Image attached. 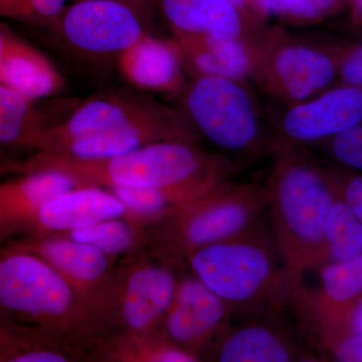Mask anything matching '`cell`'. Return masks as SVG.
<instances>
[{"label": "cell", "mask_w": 362, "mask_h": 362, "mask_svg": "<svg viewBox=\"0 0 362 362\" xmlns=\"http://www.w3.org/2000/svg\"><path fill=\"white\" fill-rule=\"evenodd\" d=\"M233 313L230 305L192 276L178 280L159 325L164 337L199 356L230 323Z\"/></svg>", "instance_id": "8fae6325"}, {"label": "cell", "mask_w": 362, "mask_h": 362, "mask_svg": "<svg viewBox=\"0 0 362 362\" xmlns=\"http://www.w3.org/2000/svg\"><path fill=\"white\" fill-rule=\"evenodd\" d=\"M65 235L78 242L92 245L108 257L123 254L136 244L135 228L120 218L70 230Z\"/></svg>", "instance_id": "cb8c5ba5"}, {"label": "cell", "mask_w": 362, "mask_h": 362, "mask_svg": "<svg viewBox=\"0 0 362 362\" xmlns=\"http://www.w3.org/2000/svg\"><path fill=\"white\" fill-rule=\"evenodd\" d=\"M181 113L195 134L233 156H254L267 148L258 105L243 81L197 76L181 90Z\"/></svg>", "instance_id": "5b68a950"}, {"label": "cell", "mask_w": 362, "mask_h": 362, "mask_svg": "<svg viewBox=\"0 0 362 362\" xmlns=\"http://www.w3.org/2000/svg\"><path fill=\"white\" fill-rule=\"evenodd\" d=\"M141 11L116 0H78L52 28L81 56L117 59L144 35Z\"/></svg>", "instance_id": "ba28073f"}, {"label": "cell", "mask_w": 362, "mask_h": 362, "mask_svg": "<svg viewBox=\"0 0 362 362\" xmlns=\"http://www.w3.org/2000/svg\"><path fill=\"white\" fill-rule=\"evenodd\" d=\"M173 42L199 76L244 81L252 75V49L240 39L175 33Z\"/></svg>", "instance_id": "d6986e66"}, {"label": "cell", "mask_w": 362, "mask_h": 362, "mask_svg": "<svg viewBox=\"0 0 362 362\" xmlns=\"http://www.w3.org/2000/svg\"><path fill=\"white\" fill-rule=\"evenodd\" d=\"M6 159H4V157L1 156V153H0V165H1V164L6 163Z\"/></svg>", "instance_id": "74e56055"}, {"label": "cell", "mask_w": 362, "mask_h": 362, "mask_svg": "<svg viewBox=\"0 0 362 362\" xmlns=\"http://www.w3.org/2000/svg\"><path fill=\"white\" fill-rule=\"evenodd\" d=\"M0 84L37 102L63 89L64 78L42 52L8 33Z\"/></svg>", "instance_id": "ffe728a7"}, {"label": "cell", "mask_w": 362, "mask_h": 362, "mask_svg": "<svg viewBox=\"0 0 362 362\" xmlns=\"http://www.w3.org/2000/svg\"><path fill=\"white\" fill-rule=\"evenodd\" d=\"M207 349L211 361L218 362L316 361L296 335L271 319L230 323Z\"/></svg>", "instance_id": "4fadbf2b"}, {"label": "cell", "mask_w": 362, "mask_h": 362, "mask_svg": "<svg viewBox=\"0 0 362 362\" xmlns=\"http://www.w3.org/2000/svg\"><path fill=\"white\" fill-rule=\"evenodd\" d=\"M237 7H242L246 4V0H228Z\"/></svg>", "instance_id": "8d00e7d4"}, {"label": "cell", "mask_w": 362, "mask_h": 362, "mask_svg": "<svg viewBox=\"0 0 362 362\" xmlns=\"http://www.w3.org/2000/svg\"><path fill=\"white\" fill-rule=\"evenodd\" d=\"M267 183L274 242L282 259L291 296L309 270L320 267L324 226L337 192L297 144L281 141Z\"/></svg>", "instance_id": "7a4b0ae2"}, {"label": "cell", "mask_w": 362, "mask_h": 362, "mask_svg": "<svg viewBox=\"0 0 362 362\" xmlns=\"http://www.w3.org/2000/svg\"><path fill=\"white\" fill-rule=\"evenodd\" d=\"M339 361L362 362V332L349 329L314 335Z\"/></svg>", "instance_id": "f1b7e54d"}, {"label": "cell", "mask_w": 362, "mask_h": 362, "mask_svg": "<svg viewBox=\"0 0 362 362\" xmlns=\"http://www.w3.org/2000/svg\"><path fill=\"white\" fill-rule=\"evenodd\" d=\"M333 189L349 204L357 220L362 223V173L346 175L323 169Z\"/></svg>", "instance_id": "f546056e"}, {"label": "cell", "mask_w": 362, "mask_h": 362, "mask_svg": "<svg viewBox=\"0 0 362 362\" xmlns=\"http://www.w3.org/2000/svg\"><path fill=\"white\" fill-rule=\"evenodd\" d=\"M326 47L334 59L342 85L362 90V44L337 42Z\"/></svg>", "instance_id": "4316f807"}, {"label": "cell", "mask_w": 362, "mask_h": 362, "mask_svg": "<svg viewBox=\"0 0 362 362\" xmlns=\"http://www.w3.org/2000/svg\"><path fill=\"white\" fill-rule=\"evenodd\" d=\"M16 175V177L0 180V243L30 230L40 207L52 197L84 185L58 171Z\"/></svg>", "instance_id": "5bb4252c"}, {"label": "cell", "mask_w": 362, "mask_h": 362, "mask_svg": "<svg viewBox=\"0 0 362 362\" xmlns=\"http://www.w3.org/2000/svg\"><path fill=\"white\" fill-rule=\"evenodd\" d=\"M362 254V223L357 221L341 240L326 247L321 266L356 258ZM320 266V267H321Z\"/></svg>", "instance_id": "4dcf8cb0"}, {"label": "cell", "mask_w": 362, "mask_h": 362, "mask_svg": "<svg viewBox=\"0 0 362 362\" xmlns=\"http://www.w3.org/2000/svg\"><path fill=\"white\" fill-rule=\"evenodd\" d=\"M154 330L132 333L127 341L119 343L115 357L119 361L128 362H197L202 357L190 350L169 340Z\"/></svg>", "instance_id": "603a6c76"}, {"label": "cell", "mask_w": 362, "mask_h": 362, "mask_svg": "<svg viewBox=\"0 0 362 362\" xmlns=\"http://www.w3.org/2000/svg\"><path fill=\"white\" fill-rule=\"evenodd\" d=\"M117 64L137 89L166 94L182 90L183 61L175 42L144 33L117 58Z\"/></svg>", "instance_id": "ac0fdd59"}, {"label": "cell", "mask_w": 362, "mask_h": 362, "mask_svg": "<svg viewBox=\"0 0 362 362\" xmlns=\"http://www.w3.org/2000/svg\"><path fill=\"white\" fill-rule=\"evenodd\" d=\"M268 204L267 185L223 181L161 221L162 246L173 256L187 257L252 230Z\"/></svg>", "instance_id": "277c9868"}, {"label": "cell", "mask_w": 362, "mask_h": 362, "mask_svg": "<svg viewBox=\"0 0 362 362\" xmlns=\"http://www.w3.org/2000/svg\"><path fill=\"white\" fill-rule=\"evenodd\" d=\"M252 75L286 103H301L329 89L338 77L326 45L270 40L252 47Z\"/></svg>", "instance_id": "52a82bcc"}, {"label": "cell", "mask_w": 362, "mask_h": 362, "mask_svg": "<svg viewBox=\"0 0 362 362\" xmlns=\"http://www.w3.org/2000/svg\"><path fill=\"white\" fill-rule=\"evenodd\" d=\"M70 1H78V0H70ZM116 1L125 2V4H129L131 6H134L138 7V8L143 9L149 0H116Z\"/></svg>", "instance_id": "e575fe53"}, {"label": "cell", "mask_w": 362, "mask_h": 362, "mask_svg": "<svg viewBox=\"0 0 362 362\" xmlns=\"http://www.w3.org/2000/svg\"><path fill=\"white\" fill-rule=\"evenodd\" d=\"M346 329L362 332V298L350 313Z\"/></svg>", "instance_id": "d6a6232c"}, {"label": "cell", "mask_w": 362, "mask_h": 362, "mask_svg": "<svg viewBox=\"0 0 362 362\" xmlns=\"http://www.w3.org/2000/svg\"><path fill=\"white\" fill-rule=\"evenodd\" d=\"M159 103L135 90H113L76 100L59 107L58 112L47 113L40 108L45 126L37 153L66 140L115 129L149 113Z\"/></svg>", "instance_id": "9c48e42d"}, {"label": "cell", "mask_w": 362, "mask_h": 362, "mask_svg": "<svg viewBox=\"0 0 362 362\" xmlns=\"http://www.w3.org/2000/svg\"><path fill=\"white\" fill-rule=\"evenodd\" d=\"M337 161L362 173V122L327 139Z\"/></svg>", "instance_id": "83f0119b"}, {"label": "cell", "mask_w": 362, "mask_h": 362, "mask_svg": "<svg viewBox=\"0 0 362 362\" xmlns=\"http://www.w3.org/2000/svg\"><path fill=\"white\" fill-rule=\"evenodd\" d=\"M362 122V90L340 85L291 105L280 120L283 141H324ZM282 141V140H281Z\"/></svg>", "instance_id": "7c38bea8"}, {"label": "cell", "mask_w": 362, "mask_h": 362, "mask_svg": "<svg viewBox=\"0 0 362 362\" xmlns=\"http://www.w3.org/2000/svg\"><path fill=\"white\" fill-rule=\"evenodd\" d=\"M7 33H8L7 30L0 28V69H1L4 52H6Z\"/></svg>", "instance_id": "836d02e7"}, {"label": "cell", "mask_w": 362, "mask_h": 362, "mask_svg": "<svg viewBox=\"0 0 362 362\" xmlns=\"http://www.w3.org/2000/svg\"><path fill=\"white\" fill-rule=\"evenodd\" d=\"M44 116L35 101L0 84V153L7 162L37 153Z\"/></svg>", "instance_id": "7402d4cb"}, {"label": "cell", "mask_w": 362, "mask_h": 362, "mask_svg": "<svg viewBox=\"0 0 362 362\" xmlns=\"http://www.w3.org/2000/svg\"><path fill=\"white\" fill-rule=\"evenodd\" d=\"M86 302L40 257L7 247L0 251V315L11 325L65 326L80 318Z\"/></svg>", "instance_id": "8992f818"}, {"label": "cell", "mask_w": 362, "mask_h": 362, "mask_svg": "<svg viewBox=\"0 0 362 362\" xmlns=\"http://www.w3.org/2000/svg\"><path fill=\"white\" fill-rule=\"evenodd\" d=\"M35 170L58 171L81 185L108 189L164 188L197 199L232 178L237 168L223 154L180 140L152 143L122 156L93 160L37 153L2 168L6 173Z\"/></svg>", "instance_id": "6da1fadb"}, {"label": "cell", "mask_w": 362, "mask_h": 362, "mask_svg": "<svg viewBox=\"0 0 362 362\" xmlns=\"http://www.w3.org/2000/svg\"><path fill=\"white\" fill-rule=\"evenodd\" d=\"M187 259L194 277L235 312L289 303L291 292L276 243L254 228L194 250Z\"/></svg>", "instance_id": "3957f363"}, {"label": "cell", "mask_w": 362, "mask_h": 362, "mask_svg": "<svg viewBox=\"0 0 362 362\" xmlns=\"http://www.w3.org/2000/svg\"><path fill=\"white\" fill-rule=\"evenodd\" d=\"M162 13L175 33L240 39L239 7L228 0H161Z\"/></svg>", "instance_id": "44dd1931"}, {"label": "cell", "mask_w": 362, "mask_h": 362, "mask_svg": "<svg viewBox=\"0 0 362 362\" xmlns=\"http://www.w3.org/2000/svg\"><path fill=\"white\" fill-rule=\"evenodd\" d=\"M320 281L316 291L299 285L289 303L294 304L298 318L312 334L346 329L350 313L362 298V254L321 266Z\"/></svg>", "instance_id": "30bf717a"}, {"label": "cell", "mask_w": 362, "mask_h": 362, "mask_svg": "<svg viewBox=\"0 0 362 362\" xmlns=\"http://www.w3.org/2000/svg\"><path fill=\"white\" fill-rule=\"evenodd\" d=\"M23 331L11 324L0 322V361L9 362L23 338Z\"/></svg>", "instance_id": "1f68e13d"}, {"label": "cell", "mask_w": 362, "mask_h": 362, "mask_svg": "<svg viewBox=\"0 0 362 362\" xmlns=\"http://www.w3.org/2000/svg\"><path fill=\"white\" fill-rule=\"evenodd\" d=\"M341 0H257L261 11L268 14L299 20H316L337 8Z\"/></svg>", "instance_id": "484cf974"}, {"label": "cell", "mask_w": 362, "mask_h": 362, "mask_svg": "<svg viewBox=\"0 0 362 362\" xmlns=\"http://www.w3.org/2000/svg\"><path fill=\"white\" fill-rule=\"evenodd\" d=\"M126 207L110 190L81 185L45 202L35 216L30 230L37 235L68 233L100 221L121 218Z\"/></svg>", "instance_id": "2e32d148"}, {"label": "cell", "mask_w": 362, "mask_h": 362, "mask_svg": "<svg viewBox=\"0 0 362 362\" xmlns=\"http://www.w3.org/2000/svg\"><path fill=\"white\" fill-rule=\"evenodd\" d=\"M354 11L356 20L362 23V0H354Z\"/></svg>", "instance_id": "d590c367"}, {"label": "cell", "mask_w": 362, "mask_h": 362, "mask_svg": "<svg viewBox=\"0 0 362 362\" xmlns=\"http://www.w3.org/2000/svg\"><path fill=\"white\" fill-rule=\"evenodd\" d=\"M178 279L168 266L144 264L124 280L119 312L132 333L149 332L159 326L175 297Z\"/></svg>", "instance_id": "9a60e30c"}, {"label": "cell", "mask_w": 362, "mask_h": 362, "mask_svg": "<svg viewBox=\"0 0 362 362\" xmlns=\"http://www.w3.org/2000/svg\"><path fill=\"white\" fill-rule=\"evenodd\" d=\"M7 247L30 252L47 262L73 285L83 297L104 283L108 256L92 245L69 237L40 235L9 243Z\"/></svg>", "instance_id": "e0dca14e"}, {"label": "cell", "mask_w": 362, "mask_h": 362, "mask_svg": "<svg viewBox=\"0 0 362 362\" xmlns=\"http://www.w3.org/2000/svg\"><path fill=\"white\" fill-rule=\"evenodd\" d=\"M70 0H0V18L33 26H54Z\"/></svg>", "instance_id": "d4e9b609"}]
</instances>
